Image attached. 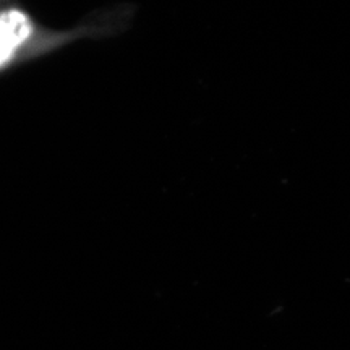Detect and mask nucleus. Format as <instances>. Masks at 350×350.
Returning a JSON list of instances; mask_svg holds the SVG:
<instances>
[{"label": "nucleus", "mask_w": 350, "mask_h": 350, "mask_svg": "<svg viewBox=\"0 0 350 350\" xmlns=\"http://www.w3.org/2000/svg\"><path fill=\"white\" fill-rule=\"evenodd\" d=\"M29 25L20 12L10 10L0 15V65H2L12 52L28 38Z\"/></svg>", "instance_id": "1"}]
</instances>
